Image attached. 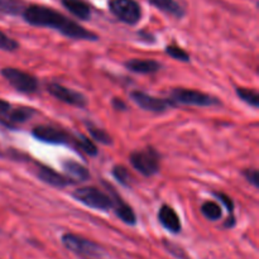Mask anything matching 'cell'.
<instances>
[{"mask_svg": "<svg viewBox=\"0 0 259 259\" xmlns=\"http://www.w3.org/2000/svg\"><path fill=\"white\" fill-rule=\"evenodd\" d=\"M22 15L28 24L34 25V27L52 28V29L58 30L65 37L72 38V39L91 40V42L99 39L95 33L86 30L80 24L50 7L38 4L28 5L23 9Z\"/></svg>", "mask_w": 259, "mask_h": 259, "instance_id": "1", "label": "cell"}, {"mask_svg": "<svg viewBox=\"0 0 259 259\" xmlns=\"http://www.w3.org/2000/svg\"><path fill=\"white\" fill-rule=\"evenodd\" d=\"M72 196L85 206L100 211H108L113 207V199L108 194L93 186L80 187L72 192Z\"/></svg>", "mask_w": 259, "mask_h": 259, "instance_id": "2", "label": "cell"}, {"mask_svg": "<svg viewBox=\"0 0 259 259\" xmlns=\"http://www.w3.org/2000/svg\"><path fill=\"white\" fill-rule=\"evenodd\" d=\"M62 243L68 250L81 255V257L99 259L105 255L103 248L91 240L85 239L80 235L75 234H65L62 235Z\"/></svg>", "mask_w": 259, "mask_h": 259, "instance_id": "3", "label": "cell"}, {"mask_svg": "<svg viewBox=\"0 0 259 259\" xmlns=\"http://www.w3.org/2000/svg\"><path fill=\"white\" fill-rule=\"evenodd\" d=\"M109 9L120 22L134 25L141 20L142 8L136 0H110Z\"/></svg>", "mask_w": 259, "mask_h": 259, "instance_id": "4", "label": "cell"}, {"mask_svg": "<svg viewBox=\"0 0 259 259\" xmlns=\"http://www.w3.org/2000/svg\"><path fill=\"white\" fill-rule=\"evenodd\" d=\"M2 75L19 93L33 94L38 90L37 78L30 73L18 70V68L5 67L2 70Z\"/></svg>", "mask_w": 259, "mask_h": 259, "instance_id": "5", "label": "cell"}, {"mask_svg": "<svg viewBox=\"0 0 259 259\" xmlns=\"http://www.w3.org/2000/svg\"><path fill=\"white\" fill-rule=\"evenodd\" d=\"M171 100L175 104L191 106H215L220 104V101L214 96L200 93V91L189 90V89H175V90H172Z\"/></svg>", "mask_w": 259, "mask_h": 259, "instance_id": "6", "label": "cell"}, {"mask_svg": "<svg viewBox=\"0 0 259 259\" xmlns=\"http://www.w3.org/2000/svg\"><path fill=\"white\" fill-rule=\"evenodd\" d=\"M129 159L132 166L143 176H153L159 171V154L153 148L133 152Z\"/></svg>", "mask_w": 259, "mask_h": 259, "instance_id": "7", "label": "cell"}, {"mask_svg": "<svg viewBox=\"0 0 259 259\" xmlns=\"http://www.w3.org/2000/svg\"><path fill=\"white\" fill-rule=\"evenodd\" d=\"M33 137L40 142L51 144H66V146H72L75 148L76 137L71 136L67 132L62 131L60 128H56L53 125H47V124H40L37 125L32 132Z\"/></svg>", "mask_w": 259, "mask_h": 259, "instance_id": "8", "label": "cell"}, {"mask_svg": "<svg viewBox=\"0 0 259 259\" xmlns=\"http://www.w3.org/2000/svg\"><path fill=\"white\" fill-rule=\"evenodd\" d=\"M47 91L53 98L62 101V103L68 104V105L77 106V108H85L88 105V99H86L85 95L70 88H66V86L61 85V83H47Z\"/></svg>", "mask_w": 259, "mask_h": 259, "instance_id": "9", "label": "cell"}, {"mask_svg": "<svg viewBox=\"0 0 259 259\" xmlns=\"http://www.w3.org/2000/svg\"><path fill=\"white\" fill-rule=\"evenodd\" d=\"M131 99L144 110L154 111V113H162V111H166L171 106H176V104L172 100L156 98V96L148 95V94L138 90L131 93Z\"/></svg>", "mask_w": 259, "mask_h": 259, "instance_id": "10", "label": "cell"}, {"mask_svg": "<svg viewBox=\"0 0 259 259\" xmlns=\"http://www.w3.org/2000/svg\"><path fill=\"white\" fill-rule=\"evenodd\" d=\"M37 176L40 181L46 182V184L50 185V186L58 187V189L67 187L75 182V181H72V180L68 179V177L62 176L61 174H58V172L53 171L52 168H50V167H46V166H38Z\"/></svg>", "mask_w": 259, "mask_h": 259, "instance_id": "11", "label": "cell"}, {"mask_svg": "<svg viewBox=\"0 0 259 259\" xmlns=\"http://www.w3.org/2000/svg\"><path fill=\"white\" fill-rule=\"evenodd\" d=\"M158 220L163 228L169 230L174 234L181 232V220L177 212L168 205H163L158 211Z\"/></svg>", "mask_w": 259, "mask_h": 259, "instance_id": "12", "label": "cell"}, {"mask_svg": "<svg viewBox=\"0 0 259 259\" xmlns=\"http://www.w3.org/2000/svg\"><path fill=\"white\" fill-rule=\"evenodd\" d=\"M110 192L114 197L113 207L115 209V214L118 215L119 219L128 225H136L137 218H136V214H134L133 209H132L128 204H125V202L121 200V197L113 191L111 187H110Z\"/></svg>", "mask_w": 259, "mask_h": 259, "instance_id": "13", "label": "cell"}, {"mask_svg": "<svg viewBox=\"0 0 259 259\" xmlns=\"http://www.w3.org/2000/svg\"><path fill=\"white\" fill-rule=\"evenodd\" d=\"M63 7L81 20H89L91 17V7L85 0H61Z\"/></svg>", "mask_w": 259, "mask_h": 259, "instance_id": "14", "label": "cell"}, {"mask_svg": "<svg viewBox=\"0 0 259 259\" xmlns=\"http://www.w3.org/2000/svg\"><path fill=\"white\" fill-rule=\"evenodd\" d=\"M125 67L129 71L136 73H154L161 68L157 61L153 60H138V58H134V60H129L128 62H125Z\"/></svg>", "mask_w": 259, "mask_h": 259, "instance_id": "15", "label": "cell"}, {"mask_svg": "<svg viewBox=\"0 0 259 259\" xmlns=\"http://www.w3.org/2000/svg\"><path fill=\"white\" fill-rule=\"evenodd\" d=\"M149 4L156 7L161 12L172 15L175 18H182L186 14L185 8L176 0H148Z\"/></svg>", "mask_w": 259, "mask_h": 259, "instance_id": "16", "label": "cell"}, {"mask_svg": "<svg viewBox=\"0 0 259 259\" xmlns=\"http://www.w3.org/2000/svg\"><path fill=\"white\" fill-rule=\"evenodd\" d=\"M62 166L66 174L70 176V179H72V181H86V180L90 179V172L78 162L65 161Z\"/></svg>", "mask_w": 259, "mask_h": 259, "instance_id": "17", "label": "cell"}, {"mask_svg": "<svg viewBox=\"0 0 259 259\" xmlns=\"http://www.w3.org/2000/svg\"><path fill=\"white\" fill-rule=\"evenodd\" d=\"M35 114V111L32 108H18V109H10L8 113L7 118L3 121L7 125H15V124H22L27 121L28 119L32 118Z\"/></svg>", "mask_w": 259, "mask_h": 259, "instance_id": "18", "label": "cell"}, {"mask_svg": "<svg viewBox=\"0 0 259 259\" xmlns=\"http://www.w3.org/2000/svg\"><path fill=\"white\" fill-rule=\"evenodd\" d=\"M24 5L19 0H0V13L8 15L22 14Z\"/></svg>", "mask_w": 259, "mask_h": 259, "instance_id": "19", "label": "cell"}, {"mask_svg": "<svg viewBox=\"0 0 259 259\" xmlns=\"http://www.w3.org/2000/svg\"><path fill=\"white\" fill-rule=\"evenodd\" d=\"M75 148L78 149V151H82L83 153H86L88 156L91 157H95L96 154H98V148H96L95 144L85 136L76 137Z\"/></svg>", "mask_w": 259, "mask_h": 259, "instance_id": "20", "label": "cell"}, {"mask_svg": "<svg viewBox=\"0 0 259 259\" xmlns=\"http://www.w3.org/2000/svg\"><path fill=\"white\" fill-rule=\"evenodd\" d=\"M201 212L206 219L215 222V220H219L222 218L223 211L222 207L214 201H206L205 204H202L201 206Z\"/></svg>", "mask_w": 259, "mask_h": 259, "instance_id": "21", "label": "cell"}, {"mask_svg": "<svg viewBox=\"0 0 259 259\" xmlns=\"http://www.w3.org/2000/svg\"><path fill=\"white\" fill-rule=\"evenodd\" d=\"M237 95L239 96V99H242L244 103H247L248 105L253 106V108L255 109L259 106V95L255 90H250V89L244 88H237Z\"/></svg>", "mask_w": 259, "mask_h": 259, "instance_id": "22", "label": "cell"}, {"mask_svg": "<svg viewBox=\"0 0 259 259\" xmlns=\"http://www.w3.org/2000/svg\"><path fill=\"white\" fill-rule=\"evenodd\" d=\"M89 132H90L91 137H93L95 141H98L99 143L106 144V146H108V144L109 146H110V144H113V139H111L110 134L106 133L104 129L98 128V126L89 124Z\"/></svg>", "mask_w": 259, "mask_h": 259, "instance_id": "23", "label": "cell"}, {"mask_svg": "<svg viewBox=\"0 0 259 259\" xmlns=\"http://www.w3.org/2000/svg\"><path fill=\"white\" fill-rule=\"evenodd\" d=\"M113 176L118 182H120L123 186H131V175L128 169L124 166H115L113 168Z\"/></svg>", "mask_w": 259, "mask_h": 259, "instance_id": "24", "label": "cell"}, {"mask_svg": "<svg viewBox=\"0 0 259 259\" xmlns=\"http://www.w3.org/2000/svg\"><path fill=\"white\" fill-rule=\"evenodd\" d=\"M19 43L10 38L9 35L5 34L3 30H0V50L8 51V52H13V51L18 50Z\"/></svg>", "mask_w": 259, "mask_h": 259, "instance_id": "25", "label": "cell"}, {"mask_svg": "<svg viewBox=\"0 0 259 259\" xmlns=\"http://www.w3.org/2000/svg\"><path fill=\"white\" fill-rule=\"evenodd\" d=\"M167 55H169L171 57H174L175 60L182 61V62H189L190 56L186 51H184L182 48L177 47V46H167L166 47Z\"/></svg>", "mask_w": 259, "mask_h": 259, "instance_id": "26", "label": "cell"}, {"mask_svg": "<svg viewBox=\"0 0 259 259\" xmlns=\"http://www.w3.org/2000/svg\"><path fill=\"white\" fill-rule=\"evenodd\" d=\"M164 247H166V249L168 250L174 257L179 259H189V257L186 255V253H185V250L182 249L181 247H179V245L174 244V243L171 242H164Z\"/></svg>", "mask_w": 259, "mask_h": 259, "instance_id": "27", "label": "cell"}, {"mask_svg": "<svg viewBox=\"0 0 259 259\" xmlns=\"http://www.w3.org/2000/svg\"><path fill=\"white\" fill-rule=\"evenodd\" d=\"M214 196L222 201V204L227 207L228 212L230 214V217H233V211H234V202H233L232 197L228 196V195L223 194V192H214Z\"/></svg>", "mask_w": 259, "mask_h": 259, "instance_id": "28", "label": "cell"}, {"mask_svg": "<svg viewBox=\"0 0 259 259\" xmlns=\"http://www.w3.org/2000/svg\"><path fill=\"white\" fill-rule=\"evenodd\" d=\"M243 175L245 176V179L248 180V181L250 182V184L253 185L254 187H258L259 186V181H258V171L257 169H245L244 172H243Z\"/></svg>", "mask_w": 259, "mask_h": 259, "instance_id": "29", "label": "cell"}, {"mask_svg": "<svg viewBox=\"0 0 259 259\" xmlns=\"http://www.w3.org/2000/svg\"><path fill=\"white\" fill-rule=\"evenodd\" d=\"M10 109H12L10 104L8 103V101L2 100V99H0V121L5 120V118H7L8 113L10 111Z\"/></svg>", "mask_w": 259, "mask_h": 259, "instance_id": "30", "label": "cell"}, {"mask_svg": "<svg viewBox=\"0 0 259 259\" xmlns=\"http://www.w3.org/2000/svg\"><path fill=\"white\" fill-rule=\"evenodd\" d=\"M113 105H114V108L116 109V110H125V109H126L125 104H124L123 101L120 100V99H114Z\"/></svg>", "mask_w": 259, "mask_h": 259, "instance_id": "31", "label": "cell"}]
</instances>
